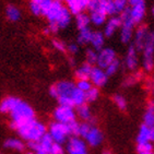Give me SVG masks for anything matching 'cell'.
<instances>
[{
  "mask_svg": "<svg viewBox=\"0 0 154 154\" xmlns=\"http://www.w3.org/2000/svg\"><path fill=\"white\" fill-rule=\"evenodd\" d=\"M31 1H34V2H39V0H31Z\"/></svg>",
  "mask_w": 154,
  "mask_h": 154,
  "instance_id": "cell-54",
  "label": "cell"
},
{
  "mask_svg": "<svg viewBox=\"0 0 154 154\" xmlns=\"http://www.w3.org/2000/svg\"><path fill=\"white\" fill-rule=\"evenodd\" d=\"M49 95L55 98L58 105L78 107L85 103V95L78 89L75 82L60 80L49 88Z\"/></svg>",
  "mask_w": 154,
  "mask_h": 154,
  "instance_id": "cell-1",
  "label": "cell"
},
{
  "mask_svg": "<svg viewBox=\"0 0 154 154\" xmlns=\"http://www.w3.org/2000/svg\"><path fill=\"white\" fill-rule=\"evenodd\" d=\"M53 118L55 122L69 125L70 122L77 120L78 117L74 107L66 106V105H58L53 112Z\"/></svg>",
  "mask_w": 154,
  "mask_h": 154,
  "instance_id": "cell-7",
  "label": "cell"
},
{
  "mask_svg": "<svg viewBox=\"0 0 154 154\" xmlns=\"http://www.w3.org/2000/svg\"><path fill=\"white\" fill-rule=\"evenodd\" d=\"M63 7H65V5H63L62 1H57V0L54 1L53 6L51 7V9L48 10V11L46 12V14L44 15L48 23H55V22H56L57 18H58L60 14V12L63 9Z\"/></svg>",
  "mask_w": 154,
  "mask_h": 154,
  "instance_id": "cell-21",
  "label": "cell"
},
{
  "mask_svg": "<svg viewBox=\"0 0 154 154\" xmlns=\"http://www.w3.org/2000/svg\"><path fill=\"white\" fill-rule=\"evenodd\" d=\"M9 127L12 130L17 131L21 126H23L26 122L35 119L36 114L34 108L27 102L20 100L18 104L14 106V108L11 110V113L9 114Z\"/></svg>",
  "mask_w": 154,
  "mask_h": 154,
  "instance_id": "cell-2",
  "label": "cell"
},
{
  "mask_svg": "<svg viewBox=\"0 0 154 154\" xmlns=\"http://www.w3.org/2000/svg\"><path fill=\"white\" fill-rule=\"evenodd\" d=\"M91 1H92V0H79V2H80V6H81V8H82L83 11L88 10V8H89Z\"/></svg>",
  "mask_w": 154,
  "mask_h": 154,
  "instance_id": "cell-47",
  "label": "cell"
},
{
  "mask_svg": "<svg viewBox=\"0 0 154 154\" xmlns=\"http://www.w3.org/2000/svg\"><path fill=\"white\" fill-rule=\"evenodd\" d=\"M140 65L139 59V51L134 46V44L128 45L127 51L124 58V66L129 71H136Z\"/></svg>",
  "mask_w": 154,
  "mask_h": 154,
  "instance_id": "cell-10",
  "label": "cell"
},
{
  "mask_svg": "<svg viewBox=\"0 0 154 154\" xmlns=\"http://www.w3.org/2000/svg\"><path fill=\"white\" fill-rule=\"evenodd\" d=\"M128 11L130 14L131 20L134 21V23L136 25H139L143 22L146 14V6H145V1L142 0L140 2L136 3L134 6L128 7Z\"/></svg>",
  "mask_w": 154,
  "mask_h": 154,
  "instance_id": "cell-15",
  "label": "cell"
},
{
  "mask_svg": "<svg viewBox=\"0 0 154 154\" xmlns=\"http://www.w3.org/2000/svg\"><path fill=\"white\" fill-rule=\"evenodd\" d=\"M63 145L66 154H90L89 145L79 136H71Z\"/></svg>",
  "mask_w": 154,
  "mask_h": 154,
  "instance_id": "cell-8",
  "label": "cell"
},
{
  "mask_svg": "<svg viewBox=\"0 0 154 154\" xmlns=\"http://www.w3.org/2000/svg\"><path fill=\"white\" fill-rule=\"evenodd\" d=\"M86 144L89 145L90 148H97L103 143L104 141V134L103 131L98 127H96L94 124L91 126L89 132L86 134V136L83 138Z\"/></svg>",
  "mask_w": 154,
  "mask_h": 154,
  "instance_id": "cell-13",
  "label": "cell"
},
{
  "mask_svg": "<svg viewBox=\"0 0 154 154\" xmlns=\"http://www.w3.org/2000/svg\"><path fill=\"white\" fill-rule=\"evenodd\" d=\"M154 151V143L146 142L141 143V144H137V152H150Z\"/></svg>",
  "mask_w": 154,
  "mask_h": 154,
  "instance_id": "cell-42",
  "label": "cell"
},
{
  "mask_svg": "<svg viewBox=\"0 0 154 154\" xmlns=\"http://www.w3.org/2000/svg\"><path fill=\"white\" fill-rule=\"evenodd\" d=\"M0 154H1V153H0Z\"/></svg>",
  "mask_w": 154,
  "mask_h": 154,
  "instance_id": "cell-57",
  "label": "cell"
},
{
  "mask_svg": "<svg viewBox=\"0 0 154 154\" xmlns=\"http://www.w3.org/2000/svg\"><path fill=\"white\" fill-rule=\"evenodd\" d=\"M117 58V54L116 51L112 47H105L102 48L101 51H97V61H96V66H98L100 68L105 69L107 66L109 65L110 62H113L114 60Z\"/></svg>",
  "mask_w": 154,
  "mask_h": 154,
  "instance_id": "cell-14",
  "label": "cell"
},
{
  "mask_svg": "<svg viewBox=\"0 0 154 154\" xmlns=\"http://www.w3.org/2000/svg\"><path fill=\"white\" fill-rule=\"evenodd\" d=\"M102 154H112V152L108 151V150H105V151L102 152Z\"/></svg>",
  "mask_w": 154,
  "mask_h": 154,
  "instance_id": "cell-52",
  "label": "cell"
},
{
  "mask_svg": "<svg viewBox=\"0 0 154 154\" xmlns=\"http://www.w3.org/2000/svg\"><path fill=\"white\" fill-rule=\"evenodd\" d=\"M75 84H77L78 89L80 90V91H82L83 93H85L86 91H89L93 86V84L91 83V81H90L89 79H80V80H77Z\"/></svg>",
  "mask_w": 154,
  "mask_h": 154,
  "instance_id": "cell-38",
  "label": "cell"
},
{
  "mask_svg": "<svg viewBox=\"0 0 154 154\" xmlns=\"http://www.w3.org/2000/svg\"><path fill=\"white\" fill-rule=\"evenodd\" d=\"M69 65L71 66V67H74V68H75V67H77V66H75V61H74V57H70V59H69Z\"/></svg>",
  "mask_w": 154,
  "mask_h": 154,
  "instance_id": "cell-50",
  "label": "cell"
},
{
  "mask_svg": "<svg viewBox=\"0 0 154 154\" xmlns=\"http://www.w3.org/2000/svg\"><path fill=\"white\" fill-rule=\"evenodd\" d=\"M113 2L118 15L128 9V0H113Z\"/></svg>",
  "mask_w": 154,
  "mask_h": 154,
  "instance_id": "cell-39",
  "label": "cell"
},
{
  "mask_svg": "<svg viewBox=\"0 0 154 154\" xmlns=\"http://www.w3.org/2000/svg\"><path fill=\"white\" fill-rule=\"evenodd\" d=\"M93 31L88 27V29H83V30L78 31L77 35V43L80 46H85V45H90V41H91V36H92Z\"/></svg>",
  "mask_w": 154,
  "mask_h": 154,
  "instance_id": "cell-28",
  "label": "cell"
},
{
  "mask_svg": "<svg viewBox=\"0 0 154 154\" xmlns=\"http://www.w3.org/2000/svg\"><path fill=\"white\" fill-rule=\"evenodd\" d=\"M138 154H154V151H150V152H138Z\"/></svg>",
  "mask_w": 154,
  "mask_h": 154,
  "instance_id": "cell-51",
  "label": "cell"
},
{
  "mask_svg": "<svg viewBox=\"0 0 154 154\" xmlns=\"http://www.w3.org/2000/svg\"><path fill=\"white\" fill-rule=\"evenodd\" d=\"M122 26V19L119 15H114V17H108L107 21L103 25L104 35L106 38H110L115 35L116 33L119 32V29Z\"/></svg>",
  "mask_w": 154,
  "mask_h": 154,
  "instance_id": "cell-16",
  "label": "cell"
},
{
  "mask_svg": "<svg viewBox=\"0 0 154 154\" xmlns=\"http://www.w3.org/2000/svg\"><path fill=\"white\" fill-rule=\"evenodd\" d=\"M54 140L48 134H45L37 142L27 143L26 146L35 154H49L54 145Z\"/></svg>",
  "mask_w": 154,
  "mask_h": 154,
  "instance_id": "cell-9",
  "label": "cell"
},
{
  "mask_svg": "<svg viewBox=\"0 0 154 154\" xmlns=\"http://www.w3.org/2000/svg\"><path fill=\"white\" fill-rule=\"evenodd\" d=\"M49 154H66L65 145L58 144V143H54L53 148H51V151Z\"/></svg>",
  "mask_w": 154,
  "mask_h": 154,
  "instance_id": "cell-46",
  "label": "cell"
},
{
  "mask_svg": "<svg viewBox=\"0 0 154 154\" xmlns=\"http://www.w3.org/2000/svg\"><path fill=\"white\" fill-rule=\"evenodd\" d=\"M108 79H109V77L107 75L105 69L100 68L96 65L93 66L89 77V80L91 81L93 86H96L98 89H102V88H104L107 84Z\"/></svg>",
  "mask_w": 154,
  "mask_h": 154,
  "instance_id": "cell-11",
  "label": "cell"
},
{
  "mask_svg": "<svg viewBox=\"0 0 154 154\" xmlns=\"http://www.w3.org/2000/svg\"><path fill=\"white\" fill-rule=\"evenodd\" d=\"M6 17L10 22H18L22 17V14H21V11L18 7L9 5L6 8Z\"/></svg>",
  "mask_w": 154,
  "mask_h": 154,
  "instance_id": "cell-30",
  "label": "cell"
},
{
  "mask_svg": "<svg viewBox=\"0 0 154 154\" xmlns=\"http://www.w3.org/2000/svg\"><path fill=\"white\" fill-rule=\"evenodd\" d=\"M143 124L150 128L154 126V100H150L146 104V108L143 114Z\"/></svg>",
  "mask_w": 154,
  "mask_h": 154,
  "instance_id": "cell-26",
  "label": "cell"
},
{
  "mask_svg": "<svg viewBox=\"0 0 154 154\" xmlns=\"http://www.w3.org/2000/svg\"><path fill=\"white\" fill-rule=\"evenodd\" d=\"M20 100L21 98L17 97V96H12V95H9V96H6L5 98H2L0 101V114L9 115Z\"/></svg>",
  "mask_w": 154,
  "mask_h": 154,
  "instance_id": "cell-19",
  "label": "cell"
},
{
  "mask_svg": "<svg viewBox=\"0 0 154 154\" xmlns=\"http://www.w3.org/2000/svg\"><path fill=\"white\" fill-rule=\"evenodd\" d=\"M146 142H151V139H150V127L142 124L140 126L138 134H137V144Z\"/></svg>",
  "mask_w": 154,
  "mask_h": 154,
  "instance_id": "cell-29",
  "label": "cell"
},
{
  "mask_svg": "<svg viewBox=\"0 0 154 154\" xmlns=\"http://www.w3.org/2000/svg\"><path fill=\"white\" fill-rule=\"evenodd\" d=\"M149 89L151 90V92L154 94V74H153V77H152L151 81H150V86H149Z\"/></svg>",
  "mask_w": 154,
  "mask_h": 154,
  "instance_id": "cell-48",
  "label": "cell"
},
{
  "mask_svg": "<svg viewBox=\"0 0 154 154\" xmlns=\"http://www.w3.org/2000/svg\"><path fill=\"white\" fill-rule=\"evenodd\" d=\"M80 45L78 44L77 42H72V43H69L67 45V53L70 55V56L74 57L75 55L80 53Z\"/></svg>",
  "mask_w": 154,
  "mask_h": 154,
  "instance_id": "cell-40",
  "label": "cell"
},
{
  "mask_svg": "<svg viewBox=\"0 0 154 154\" xmlns=\"http://www.w3.org/2000/svg\"><path fill=\"white\" fill-rule=\"evenodd\" d=\"M74 24H75V27H77L78 31L90 27V25H91V19H90L89 12L86 13L84 11L77 15H74Z\"/></svg>",
  "mask_w": 154,
  "mask_h": 154,
  "instance_id": "cell-24",
  "label": "cell"
},
{
  "mask_svg": "<svg viewBox=\"0 0 154 154\" xmlns=\"http://www.w3.org/2000/svg\"><path fill=\"white\" fill-rule=\"evenodd\" d=\"M105 42H106V37L104 35V33L102 31H93L92 36H91V41H90V45L91 47L95 51H101L102 48L105 47Z\"/></svg>",
  "mask_w": 154,
  "mask_h": 154,
  "instance_id": "cell-22",
  "label": "cell"
},
{
  "mask_svg": "<svg viewBox=\"0 0 154 154\" xmlns=\"http://www.w3.org/2000/svg\"><path fill=\"white\" fill-rule=\"evenodd\" d=\"M55 0H39V7H41L42 15L44 17L46 14V12L51 9V7L53 6V3Z\"/></svg>",
  "mask_w": 154,
  "mask_h": 154,
  "instance_id": "cell-41",
  "label": "cell"
},
{
  "mask_svg": "<svg viewBox=\"0 0 154 154\" xmlns=\"http://www.w3.org/2000/svg\"><path fill=\"white\" fill-rule=\"evenodd\" d=\"M26 154H35V153H34V152H32V151H30L29 153H26Z\"/></svg>",
  "mask_w": 154,
  "mask_h": 154,
  "instance_id": "cell-55",
  "label": "cell"
},
{
  "mask_svg": "<svg viewBox=\"0 0 154 154\" xmlns=\"http://www.w3.org/2000/svg\"><path fill=\"white\" fill-rule=\"evenodd\" d=\"M47 134L51 136L54 142L58 143V144H65L67 140L71 137L68 125L61 124V122H55V120L47 126Z\"/></svg>",
  "mask_w": 154,
  "mask_h": 154,
  "instance_id": "cell-6",
  "label": "cell"
},
{
  "mask_svg": "<svg viewBox=\"0 0 154 154\" xmlns=\"http://www.w3.org/2000/svg\"><path fill=\"white\" fill-rule=\"evenodd\" d=\"M120 68H122V61H120L118 58H116L113 62H110L109 65L105 68V71H106L107 75L110 78V77H114L115 74L118 73Z\"/></svg>",
  "mask_w": 154,
  "mask_h": 154,
  "instance_id": "cell-34",
  "label": "cell"
},
{
  "mask_svg": "<svg viewBox=\"0 0 154 154\" xmlns=\"http://www.w3.org/2000/svg\"><path fill=\"white\" fill-rule=\"evenodd\" d=\"M63 5L68 8V10L71 12L73 17L81 13V12H84L81 8L79 0H63Z\"/></svg>",
  "mask_w": 154,
  "mask_h": 154,
  "instance_id": "cell-32",
  "label": "cell"
},
{
  "mask_svg": "<svg viewBox=\"0 0 154 154\" xmlns=\"http://www.w3.org/2000/svg\"><path fill=\"white\" fill-rule=\"evenodd\" d=\"M84 58H85V62L92 66H95L96 61H97V51L93 49L92 47L88 48L84 53Z\"/></svg>",
  "mask_w": 154,
  "mask_h": 154,
  "instance_id": "cell-36",
  "label": "cell"
},
{
  "mask_svg": "<svg viewBox=\"0 0 154 154\" xmlns=\"http://www.w3.org/2000/svg\"><path fill=\"white\" fill-rule=\"evenodd\" d=\"M3 148L10 151L14 152H23L27 148L26 143L21 139L20 137H10L3 141Z\"/></svg>",
  "mask_w": 154,
  "mask_h": 154,
  "instance_id": "cell-17",
  "label": "cell"
},
{
  "mask_svg": "<svg viewBox=\"0 0 154 154\" xmlns=\"http://www.w3.org/2000/svg\"><path fill=\"white\" fill-rule=\"evenodd\" d=\"M72 18H73V15H72V13L68 10V8L67 7H63V9H62V11L60 12L59 17L57 18L56 22L53 24H56L57 27L59 29V31L61 30H66L67 27H69V25L71 24L72 22Z\"/></svg>",
  "mask_w": 154,
  "mask_h": 154,
  "instance_id": "cell-18",
  "label": "cell"
},
{
  "mask_svg": "<svg viewBox=\"0 0 154 154\" xmlns=\"http://www.w3.org/2000/svg\"><path fill=\"white\" fill-rule=\"evenodd\" d=\"M75 112H77V117L80 119L81 122H86L93 124L94 117H93V113L91 110V107L88 103H84L80 106L75 107Z\"/></svg>",
  "mask_w": 154,
  "mask_h": 154,
  "instance_id": "cell-20",
  "label": "cell"
},
{
  "mask_svg": "<svg viewBox=\"0 0 154 154\" xmlns=\"http://www.w3.org/2000/svg\"><path fill=\"white\" fill-rule=\"evenodd\" d=\"M106 2L107 0H92L88 8V11L89 13L90 12H105L106 13Z\"/></svg>",
  "mask_w": 154,
  "mask_h": 154,
  "instance_id": "cell-31",
  "label": "cell"
},
{
  "mask_svg": "<svg viewBox=\"0 0 154 154\" xmlns=\"http://www.w3.org/2000/svg\"><path fill=\"white\" fill-rule=\"evenodd\" d=\"M57 1H62V2H63V0H57Z\"/></svg>",
  "mask_w": 154,
  "mask_h": 154,
  "instance_id": "cell-56",
  "label": "cell"
},
{
  "mask_svg": "<svg viewBox=\"0 0 154 154\" xmlns=\"http://www.w3.org/2000/svg\"><path fill=\"white\" fill-rule=\"evenodd\" d=\"M85 95V103L91 104V103H95L97 101L100 95H101V92H100V89L96 88V86H92L89 91H86L84 93Z\"/></svg>",
  "mask_w": 154,
  "mask_h": 154,
  "instance_id": "cell-33",
  "label": "cell"
},
{
  "mask_svg": "<svg viewBox=\"0 0 154 154\" xmlns=\"http://www.w3.org/2000/svg\"><path fill=\"white\" fill-rule=\"evenodd\" d=\"M141 60L140 65L144 72H152L154 70V32H150L141 49Z\"/></svg>",
  "mask_w": 154,
  "mask_h": 154,
  "instance_id": "cell-4",
  "label": "cell"
},
{
  "mask_svg": "<svg viewBox=\"0 0 154 154\" xmlns=\"http://www.w3.org/2000/svg\"><path fill=\"white\" fill-rule=\"evenodd\" d=\"M150 139H151V142L154 143V126L150 128Z\"/></svg>",
  "mask_w": 154,
  "mask_h": 154,
  "instance_id": "cell-49",
  "label": "cell"
},
{
  "mask_svg": "<svg viewBox=\"0 0 154 154\" xmlns=\"http://www.w3.org/2000/svg\"><path fill=\"white\" fill-rule=\"evenodd\" d=\"M113 102L116 105V107L120 110H126L128 107V102L126 100L124 95L119 94V93H116L113 95Z\"/></svg>",
  "mask_w": 154,
  "mask_h": 154,
  "instance_id": "cell-35",
  "label": "cell"
},
{
  "mask_svg": "<svg viewBox=\"0 0 154 154\" xmlns=\"http://www.w3.org/2000/svg\"><path fill=\"white\" fill-rule=\"evenodd\" d=\"M17 134H18V137H20L26 144L37 142L47 134V126L43 122L35 118L23 126H21L17 130Z\"/></svg>",
  "mask_w": 154,
  "mask_h": 154,
  "instance_id": "cell-3",
  "label": "cell"
},
{
  "mask_svg": "<svg viewBox=\"0 0 154 154\" xmlns=\"http://www.w3.org/2000/svg\"><path fill=\"white\" fill-rule=\"evenodd\" d=\"M30 11L34 17H42V11L41 7H39L38 2H34L31 1L30 2Z\"/></svg>",
  "mask_w": 154,
  "mask_h": 154,
  "instance_id": "cell-43",
  "label": "cell"
},
{
  "mask_svg": "<svg viewBox=\"0 0 154 154\" xmlns=\"http://www.w3.org/2000/svg\"><path fill=\"white\" fill-rule=\"evenodd\" d=\"M89 14L91 19V25H94L95 27L103 26L108 19V15L105 12H90Z\"/></svg>",
  "mask_w": 154,
  "mask_h": 154,
  "instance_id": "cell-27",
  "label": "cell"
},
{
  "mask_svg": "<svg viewBox=\"0 0 154 154\" xmlns=\"http://www.w3.org/2000/svg\"><path fill=\"white\" fill-rule=\"evenodd\" d=\"M92 65H90L88 62H83L80 66H78L74 68V77L77 80H80V79H89L90 73H91V70H92Z\"/></svg>",
  "mask_w": 154,
  "mask_h": 154,
  "instance_id": "cell-25",
  "label": "cell"
},
{
  "mask_svg": "<svg viewBox=\"0 0 154 154\" xmlns=\"http://www.w3.org/2000/svg\"><path fill=\"white\" fill-rule=\"evenodd\" d=\"M152 15H153V18H154V6H153V8H152Z\"/></svg>",
  "mask_w": 154,
  "mask_h": 154,
  "instance_id": "cell-53",
  "label": "cell"
},
{
  "mask_svg": "<svg viewBox=\"0 0 154 154\" xmlns=\"http://www.w3.org/2000/svg\"><path fill=\"white\" fill-rule=\"evenodd\" d=\"M150 32H151V31L149 30V27L143 23L137 25L136 29H134V37H132L131 44H134V47L139 51V53L141 51V49H142L143 45H144L145 41L148 38Z\"/></svg>",
  "mask_w": 154,
  "mask_h": 154,
  "instance_id": "cell-12",
  "label": "cell"
},
{
  "mask_svg": "<svg viewBox=\"0 0 154 154\" xmlns=\"http://www.w3.org/2000/svg\"><path fill=\"white\" fill-rule=\"evenodd\" d=\"M106 13L108 17H114V15H118L117 11H116V8L114 6L113 0H107L106 2Z\"/></svg>",
  "mask_w": 154,
  "mask_h": 154,
  "instance_id": "cell-44",
  "label": "cell"
},
{
  "mask_svg": "<svg viewBox=\"0 0 154 154\" xmlns=\"http://www.w3.org/2000/svg\"><path fill=\"white\" fill-rule=\"evenodd\" d=\"M51 45L53 47L56 49L57 51H60V53H67V43L65 41H62L60 38H54L51 41Z\"/></svg>",
  "mask_w": 154,
  "mask_h": 154,
  "instance_id": "cell-37",
  "label": "cell"
},
{
  "mask_svg": "<svg viewBox=\"0 0 154 154\" xmlns=\"http://www.w3.org/2000/svg\"><path fill=\"white\" fill-rule=\"evenodd\" d=\"M142 79H143V71H139V70L131 71L128 75H126L124 78L122 85L124 88H131V86H134L136 84L141 82Z\"/></svg>",
  "mask_w": 154,
  "mask_h": 154,
  "instance_id": "cell-23",
  "label": "cell"
},
{
  "mask_svg": "<svg viewBox=\"0 0 154 154\" xmlns=\"http://www.w3.org/2000/svg\"><path fill=\"white\" fill-rule=\"evenodd\" d=\"M119 17L122 19V26L119 29V39L122 44L129 45L132 42L136 24L134 23V21L131 20L128 9L122 13H120Z\"/></svg>",
  "mask_w": 154,
  "mask_h": 154,
  "instance_id": "cell-5",
  "label": "cell"
},
{
  "mask_svg": "<svg viewBox=\"0 0 154 154\" xmlns=\"http://www.w3.org/2000/svg\"><path fill=\"white\" fill-rule=\"evenodd\" d=\"M79 126H80V122L77 120H74V122H70L68 125L69 127V131H70V134L71 136H78V132H79Z\"/></svg>",
  "mask_w": 154,
  "mask_h": 154,
  "instance_id": "cell-45",
  "label": "cell"
}]
</instances>
